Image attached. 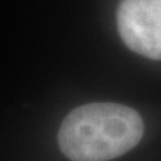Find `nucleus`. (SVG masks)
Listing matches in <instances>:
<instances>
[{
  "mask_svg": "<svg viewBox=\"0 0 161 161\" xmlns=\"http://www.w3.org/2000/svg\"><path fill=\"white\" fill-rule=\"evenodd\" d=\"M143 136L137 112L118 103H90L70 112L58 130V146L72 161H108L127 154Z\"/></svg>",
  "mask_w": 161,
  "mask_h": 161,
  "instance_id": "obj_1",
  "label": "nucleus"
},
{
  "mask_svg": "<svg viewBox=\"0 0 161 161\" xmlns=\"http://www.w3.org/2000/svg\"><path fill=\"white\" fill-rule=\"evenodd\" d=\"M116 27L131 51L161 60V0H121Z\"/></svg>",
  "mask_w": 161,
  "mask_h": 161,
  "instance_id": "obj_2",
  "label": "nucleus"
}]
</instances>
